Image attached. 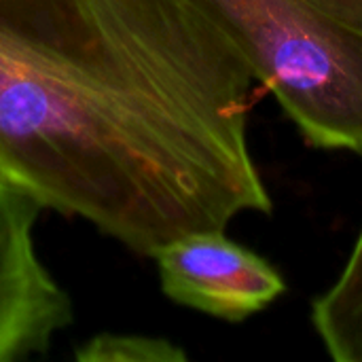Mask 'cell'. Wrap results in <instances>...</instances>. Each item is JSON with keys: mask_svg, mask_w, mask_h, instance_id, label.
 Masks as SVG:
<instances>
[{"mask_svg": "<svg viewBox=\"0 0 362 362\" xmlns=\"http://www.w3.org/2000/svg\"><path fill=\"white\" fill-rule=\"evenodd\" d=\"M252 83L191 0H0V178L153 259L272 212Z\"/></svg>", "mask_w": 362, "mask_h": 362, "instance_id": "6da1fadb", "label": "cell"}, {"mask_svg": "<svg viewBox=\"0 0 362 362\" xmlns=\"http://www.w3.org/2000/svg\"><path fill=\"white\" fill-rule=\"evenodd\" d=\"M305 140L362 155V0H191Z\"/></svg>", "mask_w": 362, "mask_h": 362, "instance_id": "7a4b0ae2", "label": "cell"}, {"mask_svg": "<svg viewBox=\"0 0 362 362\" xmlns=\"http://www.w3.org/2000/svg\"><path fill=\"white\" fill-rule=\"evenodd\" d=\"M38 212L25 193L0 178V362L49 352L72 322L70 297L36 250Z\"/></svg>", "mask_w": 362, "mask_h": 362, "instance_id": "3957f363", "label": "cell"}, {"mask_svg": "<svg viewBox=\"0 0 362 362\" xmlns=\"http://www.w3.org/2000/svg\"><path fill=\"white\" fill-rule=\"evenodd\" d=\"M153 259L172 301L229 322L263 312L286 288L263 257L229 240L225 229L189 233Z\"/></svg>", "mask_w": 362, "mask_h": 362, "instance_id": "277c9868", "label": "cell"}, {"mask_svg": "<svg viewBox=\"0 0 362 362\" xmlns=\"http://www.w3.org/2000/svg\"><path fill=\"white\" fill-rule=\"evenodd\" d=\"M312 325L337 362H362V229L333 282L312 305Z\"/></svg>", "mask_w": 362, "mask_h": 362, "instance_id": "5b68a950", "label": "cell"}, {"mask_svg": "<svg viewBox=\"0 0 362 362\" xmlns=\"http://www.w3.org/2000/svg\"><path fill=\"white\" fill-rule=\"evenodd\" d=\"M78 362H182L187 354L168 339L100 333L76 350Z\"/></svg>", "mask_w": 362, "mask_h": 362, "instance_id": "8992f818", "label": "cell"}]
</instances>
